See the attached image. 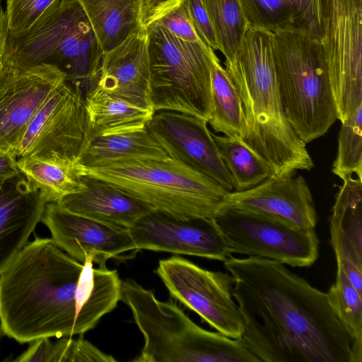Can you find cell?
Wrapping results in <instances>:
<instances>
[{
  "mask_svg": "<svg viewBox=\"0 0 362 362\" xmlns=\"http://www.w3.org/2000/svg\"><path fill=\"white\" fill-rule=\"evenodd\" d=\"M241 337L258 362H362V342L349 332L327 293L276 261L229 255Z\"/></svg>",
  "mask_w": 362,
  "mask_h": 362,
  "instance_id": "cell-1",
  "label": "cell"
},
{
  "mask_svg": "<svg viewBox=\"0 0 362 362\" xmlns=\"http://www.w3.org/2000/svg\"><path fill=\"white\" fill-rule=\"evenodd\" d=\"M93 264L35 235L0 274V333L25 344L93 329L121 300L122 281Z\"/></svg>",
  "mask_w": 362,
  "mask_h": 362,
  "instance_id": "cell-2",
  "label": "cell"
},
{
  "mask_svg": "<svg viewBox=\"0 0 362 362\" xmlns=\"http://www.w3.org/2000/svg\"><path fill=\"white\" fill-rule=\"evenodd\" d=\"M224 65L243 105L245 132L241 139L272 166L276 177L310 170L313 159L281 105L273 32L247 25L234 57Z\"/></svg>",
  "mask_w": 362,
  "mask_h": 362,
  "instance_id": "cell-3",
  "label": "cell"
},
{
  "mask_svg": "<svg viewBox=\"0 0 362 362\" xmlns=\"http://www.w3.org/2000/svg\"><path fill=\"white\" fill-rule=\"evenodd\" d=\"M81 175L103 180L150 207L179 218H214L230 192L215 180L168 157L122 158L90 165Z\"/></svg>",
  "mask_w": 362,
  "mask_h": 362,
  "instance_id": "cell-4",
  "label": "cell"
},
{
  "mask_svg": "<svg viewBox=\"0 0 362 362\" xmlns=\"http://www.w3.org/2000/svg\"><path fill=\"white\" fill-rule=\"evenodd\" d=\"M131 310L144 344L135 362H258L241 338L206 330L170 299L158 300L132 279L122 283L121 300Z\"/></svg>",
  "mask_w": 362,
  "mask_h": 362,
  "instance_id": "cell-5",
  "label": "cell"
},
{
  "mask_svg": "<svg viewBox=\"0 0 362 362\" xmlns=\"http://www.w3.org/2000/svg\"><path fill=\"white\" fill-rule=\"evenodd\" d=\"M103 51L78 0H60L28 31L8 35L0 71L56 66L84 94L97 86Z\"/></svg>",
  "mask_w": 362,
  "mask_h": 362,
  "instance_id": "cell-6",
  "label": "cell"
},
{
  "mask_svg": "<svg viewBox=\"0 0 362 362\" xmlns=\"http://www.w3.org/2000/svg\"><path fill=\"white\" fill-rule=\"evenodd\" d=\"M273 54L284 115L306 144L325 134L338 119L319 38L301 27L276 29Z\"/></svg>",
  "mask_w": 362,
  "mask_h": 362,
  "instance_id": "cell-7",
  "label": "cell"
},
{
  "mask_svg": "<svg viewBox=\"0 0 362 362\" xmlns=\"http://www.w3.org/2000/svg\"><path fill=\"white\" fill-rule=\"evenodd\" d=\"M154 112L171 110L209 121L215 52L202 42L182 40L162 25H146Z\"/></svg>",
  "mask_w": 362,
  "mask_h": 362,
  "instance_id": "cell-8",
  "label": "cell"
},
{
  "mask_svg": "<svg viewBox=\"0 0 362 362\" xmlns=\"http://www.w3.org/2000/svg\"><path fill=\"white\" fill-rule=\"evenodd\" d=\"M320 43L342 122L362 106V0H322Z\"/></svg>",
  "mask_w": 362,
  "mask_h": 362,
  "instance_id": "cell-9",
  "label": "cell"
},
{
  "mask_svg": "<svg viewBox=\"0 0 362 362\" xmlns=\"http://www.w3.org/2000/svg\"><path fill=\"white\" fill-rule=\"evenodd\" d=\"M228 252L265 258L293 267L311 266L318 258L315 229L235 208H223L214 218Z\"/></svg>",
  "mask_w": 362,
  "mask_h": 362,
  "instance_id": "cell-10",
  "label": "cell"
},
{
  "mask_svg": "<svg viewBox=\"0 0 362 362\" xmlns=\"http://www.w3.org/2000/svg\"><path fill=\"white\" fill-rule=\"evenodd\" d=\"M155 273L172 298L196 313L218 332L241 338L243 318L233 300L230 274L205 269L180 256L160 259Z\"/></svg>",
  "mask_w": 362,
  "mask_h": 362,
  "instance_id": "cell-11",
  "label": "cell"
},
{
  "mask_svg": "<svg viewBox=\"0 0 362 362\" xmlns=\"http://www.w3.org/2000/svg\"><path fill=\"white\" fill-rule=\"evenodd\" d=\"M86 133L85 94L63 82L45 100L13 151L16 158L77 161Z\"/></svg>",
  "mask_w": 362,
  "mask_h": 362,
  "instance_id": "cell-12",
  "label": "cell"
},
{
  "mask_svg": "<svg viewBox=\"0 0 362 362\" xmlns=\"http://www.w3.org/2000/svg\"><path fill=\"white\" fill-rule=\"evenodd\" d=\"M146 128L167 155L233 192L230 176L204 119L171 110L153 113Z\"/></svg>",
  "mask_w": 362,
  "mask_h": 362,
  "instance_id": "cell-13",
  "label": "cell"
},
{
  "mask_svg": "<svg viewBox=\"0 0 362 362\" xmlns=\"http://www.w3.org/2000/svg\"><path fill=\"white\" fill-rule=\"evenodd\" d=\"M136 250L225 261L230 255L214 218H179L153 211L129 228Z\"/></svg>",
  "mask_w": 362,
  "mask_h": 362,
  "instance_id": "cell-14",
  "label": "cell"
},
{
  "mask_svg": "<svg viewBox=\"0 0 362 362\" xmlns=\"http://www.w3.org/2000/svg\"><path fill=\"white\" fill-rule=\"evenodd\" d=\"M66 81L56 66L0 71V148L13 153L47 98Z\"/></svg>",
  "mask_w": 362,
  "mask_h": 362,
  "instance_id": "cell-15",
  "label": "cell"
},
{
  "mask_svg": "<svg viewBox=\"0 0 362 362\" xmlns=\"http://www.w3.org/2000/svg\"><path fill=\"white\" fill-rule=\"evenodd\" d=\"M41 222L59 248L81 263L90 258L98 268H106L109 259L136 250L129 228L75 214L57 202L46 204Z\"/></svg>",
  "mask_w": 362,
  "mask_h": 362,
  "instance_id": "cell-16",
  "label": "cell"
},
{
  "mask_svg": "<svg viewBox=\"0 0 362 362\" xmlns=\"http://www.w3.org/2000/svg\"><path fill=\"white\" fill-rule=\"evenodd\" d=\"M223 208L262 214L303 229H315L317 222L311 191L300 175L284 178L272 175L250 189L230 192Z\"/></svg>",
  "mask_w": 362,
  "mask_h": 362,
  "instance_id": "cell-17",
  "label": "cell"
},
{
  "mask_svg": "<svg viewBox=\"0 0 362 362\" xmlns=\"http://www.w3.org/2000/svg\"><path fill=\"white\" fill-rule=\"evenodd\" d=\"M97 86L115 98L152 109L146 28L103 52Z\"/></svg>",
  "mask_w": 362,
  "mask_h": 362,
  "instance_id": "cell-18",
  "label": "cell"
},
{
  "mask_svg": "<svg viewBox=\"0 0 362 362\" xmlns=\"http://www.w3.org/2000/svg\"><path fill=\"white\" fill-rule=\"evenodd\" d=\"M45 205L22 175L0 189V274L28 243Z\"/></svg>",
  "mask_w": 362,
  "mask_h": 362,
  "instance_id": "cell-19",
  "label": "cell"
},
{
  "mask_svg": "<svg viewBox=\"0 0 362 362\" xmlns=\"http://www.w3.org/2000/svg\"><path fill=\"white\" fill-rule=\"evenodd\" d=\"M81 176L83 189L57 202L71 213L108 225L129 228L153 211L148 206L103 180Z\"/></svg>",
  "mask_w": 362,
  "mask_h": 362,
  "instance_id": "cell-20",
  "label": "cell"
},
{
  "mask_svg": "<svg viewBox=\"0 0 362 362\" xmlns=\"http://www.w3.org/2000/svg\"><path fill=\"white\" fill-rule=\"evenodd\" d=\"M103 51L146 28L158 0H78Z\"/></svg>",
  "mask_w": 362,
  "mask_h": 362,
  "instance_id": "cell-21",
  "label": "cell"
},
{
  "mask_svg": "<svg viewBox=\"0 0 362 362\" xmlns=\"http://www.w3.org/2000/svg\"><path fill=\"white\" fill-rule=\"evenodd\" d=\"M342 181L329 218L330 244L337 264L362 268V178Z\"/></svg>",
  "mask_w": 362,
  "mask_h": 362,
  "instance_id": "cell-22",
  "label": "cell"
},
{
  "mask_svg": "<svg viewBox=\"0 0 362 362\" xmlns=\"http://www.w3.org/2000/svg\"><path fill=\"white\" fill-rule=\"evenodd\" d=\"M154 112L115 98L96 86L85 94L86 133L82 148L98 136L146 127Z\"/></svg>",
  "mask_w": 362,
  "mask_h": 362,
  "instance_id": "cell-23",
  "label": "cell"
},
{
  "mask_svg": "<svg viewBox=\"0 0 362 362\" xmlns=\"http://www.w3.org/2000/svg\"><path fill=\"white\" fill-rule=\"evenodd\" d=\"M248 25L274 31L287 26L303 28L319 39L322 0H238Z\"/></svg>",
  "mask_w": 362,
  "mask_h": 362,
  "instance_id": "cell-24",
  "label": "cell"
},
{
  "mask_svg": "<svg viewBox=\"0 0 362 362\" xmlns=\"http://www.w3.org/2000/svg\"><path fill=\"white\" fill-rule=\"evenodd\" d=\"M168 157L144 127L95 138L81 149L77 163L90 165L122 158L164 160Z\"/></svg>",
  "mask_w": 362,
  "mask_h": 362,
  "instance_id": "cell-25",
  "label": "cell"
},
{
  "mask_svg": "<svg viewBox=\"0 0 362 362\" xmlns=\"http://www.w3.org/2000/svg\"><path fill=\"white\" fill-rule=\"evenodd\" d=\"M17 166L46 204L59 202L84 187L75 160L23 158H17Z\"/></svg>",
  "mask_w": 362,
  "mask_h": 362,
  "instance_id": "cell-26",
  "label": "cell"
},
{
  "mask_svg": "<svg viewBox=\"0 0 362 362\" xmlns=\"http://www.w3.org/2000/svg\"><path fill=\"white\" fill-rule=\"evenodd\" d=\"M212 110L208 124L216 133L242 139L245 117L242 102L229 74L215 54L211 69Z\"/></svg>",
  "mask_w": 362,
  "mask_h": 362,
  "instance_id": "cell-27",
  "label": "cell"
},
{
  "mask_svg": "<svg viewBox=\"0 0 362 362\" xmlns=\"http://www.w3.org/2000/svg\"><path fill=\"white\" fill-rule=\"evenodd\" d=\"M230 176L233 191L250 189L273 175L272 166L240 137L213 134Z\"/></svg>",
  "mask_w": 362,
  "mask_h": 362,
  "instance_id": "cell-28",
  "label": "cell"
},
{
  "mask_svg": "<svg viewBox=\"0 0 362 362\" xmlns=\"http://www.w3.org/2000/svg\"><path fill=\"white\" fill-rule=\"evenodd\" d=\"M212 25L218 51L225 61L231 59L247 23L238 0H201Z\"/></svg>",
  "mask_w": 362,
  "mask_h": 362,
  "instance_id": "cell-29",
  "label": "cell"
},
{
  "mask_svg": "<svg viewBox=\"0 0 362 362\" xmlns=\"http://www.w3.org/2000/svg\"><path fill=\"white\" fill-rule=\"evenodd\" d=\"M332 172L341 180L353 175L362 178V106L341 122Z\"/></svg>",
  "mask_w": 362,
  "mask_h": 362,
  "instance_id": "cell-30",
  "label": "cell"
},
{
  "mask_svg": "<svg viewBox=\"0 0 362 362\" xmlns=\"http://www.w3.org/2000/svg\"><path fill=\"white\" fill-rule=\"evenodd\" d=\"M327 294L332 308L349 332L356 341L362 342V295L353 287L339 266L335 282Z\"/></svg>",
  "mask_w": 362,
  "mask_h": 362,
  "instance_id": "cell-31",
  "label": "cell"
},
{
  "mask_svg": "<svg viewBox=\"0 0 362 362\" xmlns=\"http://www.w3.org/2000/svg\"><path fill=\"white\" fill-rule=\"evenodd\" d=\"M153 23L182 40L202 42L194 29L187 0H158L147 24Z\"/></svg>",
  "mask_w": 362,
  "mask_h": 362,
  "instance_id": "cell-32",
  "label": "cell"
},
{
  "mask_svg": "<svg viewBox=\"0 0 362 362\" xmlns=\"http://www.w3.org/2000/svg\"><path fill=\"white\" fill-rule=\"evenodd\" d=\"M8 34L21 35L45 16L60 0H6Z\"/></svg>",
  "mask_w": 362,
  "mask_h": 362,
  "instance_id": "cell-33",
  "label": "cell"
},
{
  "mask_svg": "<svg viewBox=\"0 0 362 362\" xmlns=\"http://www.w3.org/2000/svg\"><path fill=\"white\" fill-rule=\"evenodd\" d=\"M106 354L83 337H63L54 342L52 362H115Z\"/></svg>",
  "mask_w": 362,
  "mask_h": 362,
  "instance_id": "cell-34",
  "label": "cell"
},
{
  "mask_svg": "<svg viewBox=\"0 0 362 362\" xmlns=\"http://www.w3.org/2000/svg\"><path fill=\"white\" fill-rule=\"evenodd\" d=\"M194 29L201 41L214 51L218 50L215 33L201 0H187Z\"/></svg>",
  "mask_w": 362,
  "mask_h": 362,
  "instance_id": "cell-35",
  "label": "cell"
},
{
  "mask_svg": "<svg viewBox=\"0 0 362 362\" xmlns=\"http://www.w3.org/2000/svg\"><path fill=\"white\" fill-rule=\"evenodd\" d=\"M54 342L43 337L30 342L29 347L16 358V362H52Z\"/></svg>",
  "mask_w": 362,
  "mask_h": 362,
  "instance_id": "cell-36",
  "label": "cell"
},
{
  "mask_svg": "<svg viewBox=\"0 0 362 362\" xmlns=\"http://www.w3.org/2000/svg\"><path fill=\"white\" fill-rule=\"evenodd\" d=\"M21 175L17 166V158L13 153L0 148V189L8 181Z\"/></svg>",
  "mask_w": 362,
  "mask_h": 362,
  "instance_id": "cell-37",
  "label": "cell"
},
{
  "mask_svg": "<svg viewBox=\"0 0 362 362\" xmlns=\"http://www.w3.org/2000/svg\"><path fill=\"white\" fill-rule=\"evenodd\" d=\"M8 31L7 28L6 19L5 16V11L1 6L0 3V66L4 54L6 40L8 37Z\"/></svg>",
  "mask_w": 362,
  "mask_h": 362,
  "instance_id": "cell-38",
  "label": "cell"
},
{
  "mask_svg": "<svg viewBox=\"0 0 362 362\" xmlns=\"http://www.w3.org/2000/svg\"><path fill=\"white\" fill-rule=\"evenodd\" d=\"M1 335H2V334L0 333V338H1Z\"/></svg>",
  "mask_w": 362,
  "mask_h": 362,
  "instance_id": "cell-39",
  "label": "cell"
},
{
  "mask_svg": "<svg viewBox=\"0 0 362 362\" xmlns=\"http://www.w3.org/2000/svg\"><path fill=\"white\" fill-rule=\"evenodd\" d=\"M2 0H0V3L1 2Z\"/></svg>",
  "mask_w": 362,
  "mask_h": 362,
  "instance_id": "cell-40",
  "label": "cell"
}]
</instances>
